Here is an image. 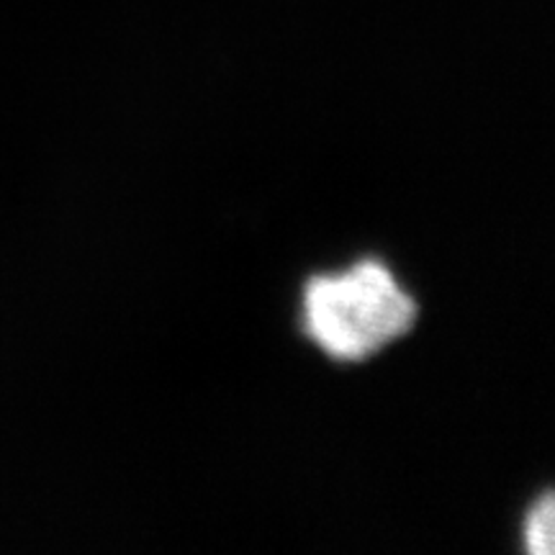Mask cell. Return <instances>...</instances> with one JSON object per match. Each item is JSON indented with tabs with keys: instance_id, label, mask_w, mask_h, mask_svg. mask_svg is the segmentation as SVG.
Returning a JSON list of instances; mask_svg holds the SVG:
<instances>
[{
	"instance_id": "obj_2",
	"label": "cell",
	"mask_w": 555,
	"mask_h": 555,
	"mask_svg": "<svg viewBox=\"0 0 555 555\" xmlns=\"http://www.w3.org/2000/svg\"><path fill=\"white\" fill-rule=\"evenodd\" d=\"M553 519H555V509H553V496L545 494L540 502L535 504V509L530 512L525 522V543L527 551L532 555H551L553 553Z\"/></svg>"
},
{
	"instance_id": "obj_1",
	"label": "cell",
	"mask_w": 555,
	"mask_h": 555,
	"mask_svg": "<svg viewBox=\"0 0 555 555\" xmlns=\"http://www.w3.org/2000/svg\"><path fill=\"white\" fill-rule=\"evenodd\" d=\"M416 301L384 262L363 260L337 275H317L304 288V330L319 350L358 363L412 332Z\"/></svg>"
}]
</instances>
